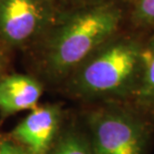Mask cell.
Masks as SVG:
<instances>
[{
  "label": "cell",
  "mask_w": 154,
  "mask_h": 154,
  "mask_svg": "<svg viewBox=\"0 0 154 154\" xmlns=\"http://www.w3.org/2000/svg\"><path fill=\"white\" fill-rule=\"evenodd\" d=\"M63 119L58 104L36 106L12 130V140L30 154H47L63 127Z\"/></svg>",
  "instance_id": "cell-5"
},
{
  "label": "cell",
  "mask_w": 154,
  "mask_h": 154,
  "mask_svg": "<svg viewBox=\"0 0 154 154\" xmlns=\"http://www.w3.org/2000/svg\"><path fill=\"white\" fill-rule=\"evenodd\" d=\"M81 120L94 154H149L154 145V113L132 101L88 104Z\"/></svg>",
  "instance_id": "cell-3"
},
{
  "label": "cell",
  "mask_w": 154,
  "mask_h": 154,
  "mask_svg": "<svg viewBox=\"0 0 154 154\" xmlns=\"http://www.w3.org/2000/svg\"><path fill=\"white\" fill-rule=\"evenodd\" d=\"M53 0H0V38L9 45L31 42L53 24Z\"/></svg>",
  "instance_id": "cell-4"
},
{
  "label": "cell",
  "mask_w": 154,
  "mask_h": 154,
  "mask_svg": "<svg viewBox=\"0 0 154 154\" xmlns=\"http://www.w3.org/2000/svg\"><path fill=\"white\" fill-rule=\"evenodd\" d=\"M132 102L154 113V30L146 37L142 77Z\"/></svg>",
  "instance_id": "cell-8"
},
{
  "label": "cell",
  "mask_w": 154,
  "mask_h": 154,
  "mask_svg": "<svg viewBox=\"0 0 154 154\" xmlns=\"http://www.w3.org/2000/svg\"><path fill=\"white\" fill-rule=\"evenodd\" d=\"M0 138H1V136H0Z\"/></svg>",
  "instance_id": "cell-12"
},
{
  "label": "cell",
  "mask_w": 154,
  "mask_h": 154,
  "mask_svg": "<svg viewBox=\"0 0 154 154\" xmlns=\"http://www.w3.org/2000/svg\"><path fill=\"white\" fill-rule=\"evenodd\" d=\"M79 4H83V3H89V2H95V1H101V0H77Z\"/></svg>",
  "instance_id": "cell-11"
},
{
  "label": "cell",
  "mask_w": 154,
  "mask_h": 154,
  "mask_svg": "<svg viewBox=\"0 0 154 154\" xmlns=\"http://www.w3.org/2000/svg\"><path fill=\"white\" fill-rule=\"evenodd\" d=\"M147 35L119 32L64 80L67 93L86 104L132 101L142 77Z\"/></svg>",
  "instance_id": "cell-2"
},
{
  "label": "cell",
  "mask_w": 154,
  "mask_h": 154,
  "mask_svg": "<svg viewBox=\"0 0 154 154\" xmlns=\"http://www.w3.org/2000/svg\"><path fill=\"white\" fill-rule=\"evenodd\" d=\"M127 24L130 30L147 34L154 30V0H127Z\"/></svg>",
  "instance_id": "cell-9"
},
{
  "label": "cell",
  "mask_w": 154,
  "mask_h": 154,
  "mask_svg": "<svg viewBox=\"0 0 154 154\" xmlns=\"http://www.w3.org/2000/svg\"><path fill=\"white\" fill-rule=\"evenodd\" d=\"M0 154H30L20 144L14 140L6 139L4 137L0 138Z\"/></svg>",
  "instance_id": "cell-10"
},
{
  "label": "cell",
  "mask_w": 154,
  "mask_h": 154,
  "mask_svg": "<svg viewBox=\"0 0 154 154\" xmlns=\"http://www.w3.org/2000/svg\"><path fill=\"white\" fill-rule=\"evenodd\" d=\"M47 154H94L81 118L63 125Z\"/></svg>",
  "instance_id": "cell-7"
},
{
  "label": "cell",
  "mask_w": 154,
  "mask_h": 154,
  "mask_svg": "<svg viewBox=\"0 0 154 154\" xmlns=\"http://www.w3.org/2000/svg\"><path fill=\"white\" fill-rule=\"evenodd\" d=\"M43 92V87L34 77L12 74L0 79V113L9 116L23 110H32Z\"/></svg>",
  "instance_id": "cell-6"
},
{
  "label": "cell",
  "mask_w": 154,
  "mask_h": 154,
  "mask_svg": "<svg viewBox=\"0 0 154 154\" xmlns=\"http://www.w3.org/2000/svg\"><path fill=\"white\" fill-rule=\"evenodd\" d=\"M127 0H101L77 5L51 27L42 53L49 78L64 81L90 55L127 24Z\"/></svg>",
  "instance_id": "cell-1"
}]
</instances>
